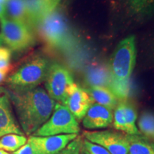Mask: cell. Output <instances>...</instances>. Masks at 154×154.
<instances>
[{"mask_svg":"<svg viewBox=\"0 0 154 154\" xmlns=\"http://www.w3.org/2000/svg\"><path fill=\"white\" fill-rule=\"evenodd\" d=\"M24 135L32 136L50 118L56 102L43 88L29 90L5 89Z\"/></svg>","mask_w":154,"mask_h":154,"instance_id":"cell-1","label":"cell"},{"mask_svg":"<svg viewBox=\"0 0 154 154\" xmlns=\"http://www.w3.org/2000/svg\"><path fill=\"white\" fill-rule=\"evenodd\" d=\"M38 35L48 47L67 49L74 44L75 37L66 17L57 8L36 25Z\"/></svg>","mask_w":154,"mask_h":154,"instance_id":"cell-2","label":"cell"},{"mask_svg":"<svg viewBox=\"0 0 154 154\" xmlns=\"http://www.w3.org/2000/svg\"><path fill=\"white\" fill-rule=\"evenodd\" d=\"M49 65L46 57L33 56L9 76L7 82L13 90L32 89L45 80Z\"/></svg>","mask_w":154,"mask_h":154,"instance_id":"cell-3","label":"cell"},{"mask_svg":"<svg viewBox=\"0 0 154 154\" xmlns=\"http://www.w3.org/2000/svg\"><path fill=\"white\" fill-rule=\"evenodd\" d=\"M136 42L134 35L122 39L111 56L109 69L111 82L128 83L136 62Z\"/></svg>","mask_w":154,"mask_h":154,"instance_id":"cell-4","label":"cell"},{"mask_svg":"<svg viewBox=\"0 0 154 154\" xmlns=\"http://www.w3.org/2000/svg\"><path fill=\"white\" fill-rule=\"evenodd\" d=\"M79 121L66 106L56 103L50 118L32 136H50L61 134H79Z\"/></svg>","mask_w":154,"mask_h":154,"instance_id":"cell-5","label":"cell"},{"mask_svg":"<svg viewBox=\"0 0 154 154\" xmlns=\"http://www.w3.org/2000/svg\"><path fill=\"white\" fill-rule=\"evenodd\" d=\"M0 35L4 43L13 51H24L35 43V36L32 27L7 17L1 19Z\"/></svg>","mask_w":154,"mask_h":154,"instance_id":"cell-6","label":"cell"},{"mask_svg":"<svg viewBox=\"0 0 154 154\" xmlns=\"http://www.w3.org/2000/svg\"><path fill=\"white\" fill-rule=\"evenodd\" d=\"M44 82L47 94L51 99L61 104L64 103L69 89L74 84L68 69L56 62L50 63Z\"/></svg>","mask_w":154,"mask_h":154,"instance_id":"cell-7","label":"cell"},{"mask_svg":"<svg viewBox=\"0 0 154 154\" xmlns=\"http://www.w3.org/2000/svg\"><path fill=\"white\" fill-rule=\"evenodd\" d=\"M83 138L102 146L111 154H128L126 134L110 130L85 131Z\"/></svg>","mask_w":154,"mask_h":154,"instance_id":"cell-8","label":"cell"},{"mask_svg":"<svg viewBox=\"0 0 154 154\" xmlns=\"http://www.w3.org/2000/svg\"><path fill=\"white\" fill-rule=\"evenodd\" d=\"M78 136V134H61L50 136H30L28 141L35 147L39 154H58Z\"/></svg>","mask_w":154,"mask_h":154,"instance_id":"cell-9","label":"cell"},{"mask_svg":"<svg viewBox=\"0 0 154 154\" xmlns=\"http://www.w3.org/2000/svg\"><path fill=\"white\" fill-rule=\"evenodd\" d=\"M92 103L93 101L86 90L79 87L74 83L69 89L63 105L66 106L76 120L79 121L85 116Z\"/></svg>","mask_w":154,"mask_h":154,"instance_id":"cell-10","label":"cell"},{"mask_svg":"<svg viewBox=\"0 0 154 154\" xmlns=\"http://www.w3.org/2000/svg\"><path fill=\"white\" fill-rule=\"evenodd\" d=\"M11 134L24 135L12 112L8 95L0 88V138Z\"/></svg>","mask_w":154,"mask_h":154,"instance_id":"cell-11","label":"cell"},{"mask_svg":"<svg viewBox=\"0 0 154 154\" xmlns=\"http://www.w3.org/2000/svg\"><path fill=\"white\" fill-rule=\"evenodd\" d=\"M113 118V110L93 103L82 119V124L86 129H102L112 124Z\"/></svg>","mask_w":154,"mask_h":154,"instance_id":"cell-12","label":"cell"},{"mask_svg":"<svg viewBox=\"0 0 154 154\" xmlns=\"http://www.w3.org/2000/svg\"><path fill=\"white\" fill-rule=\"evenodd\" d=\"M31 27L57 8L59 0H24Z\"/></svg>","mask_w":154,"mask_h":154,"instance_id":"cell-13","label":"cell"},{"mask_svg":"<svg viewBox=\"0 0 154 154\" xmlns=\"http://www.w3.org/2000/svg\"><path fill=\"white\" fill-rule=\"evenodd\" d=\"M85 80L89 87L109 88L111 82L109 67L101 64L89 66L85 73Z\"/></svg>","mask_w":154,"mask_h":154,"instance_id":"cell-14","label":"cell"},{"mask_svg":"<svg viewBox=\"0 0 154 154\" xmlns=\"http://www.w3.org/2000/svg\"><path fill=\"white\" fill-rule=\"evenodd\" d=\"M125 5L133 18L144 19L154 14V0H125Z\"/></svg>","mask_w":154,"mask_h":154,"instance_id":"cell-15","label":"cell"},{"mask_svg":"<svg viewBox=\"0 0 154 154\" xmlns=\"http://www.w3.org/2000/svg\"><path fill=\"white\" fill-rule=\"evenodd\" d=\"M86 90L91 96L92 101L111 110H114L120 101L109 88L89 87Z\"/></svg>","mask_w":154,"mask_h":154,"instance_id":"cell-16","label":"cell"},{"mask_svg":"<svg viewBox=\"0 0 154 154\" xmlns=\"http://www.w3.org/2000/svg\"><path fill=\"white\" fill-rule=\"evenodd\" d=\"M6 17L30 26L24 0H7L5 2Z\"/></svg>","mask_w":154,"mask_h":154,"instance_id":"cell-17","label":"cell"},{"mask_svg":"<svg viewBox=\"0 0 154 154\" xmlns=\"http://www.w3.org/2000/svg\"><path fill=\"white\" fill-rule=\"evenodd\" d=\"M128 154H154V143L140 135L126 134Z\"/></svg>","mask_w":154,"mask_h":154,"instance_id":"cell-18","label":"cell"},{"mask_svg":"<svg viewBox=\"0 0 154 154\" xmlns=\"http://www.w3.org/2000/svg\"><path fill=\"white\" fill-rule=\"evenodd\" d=\"M122 101L124 104V117L126 125V134L140 135V133L136 126L137 111H136V107L131 101H127V100Z\"/></svg>","mask_w":154,"mask_h":154,"instance_id":"cell-19","label":"cell"},{"mask_svg":"<svg viewBox=\"0 0 154 154\" xmlns=\"http://www.w3.org/2000/svg\"><path fill=\"white\" fill-rule=\"evenodd\" d=\"M25 135L7 134L0 138V149L8 152H15L27 142Z\"/></svg>","mask_w":154,"mask_h":154,"instance_id":"cell-20","label":"cell"},{"mask_svg":"<svg viewBox=\"0 0 154 154\" xmlns=\"http://www.w3.org/2000/svg\"><path fill=\"white\" fill-rule=\"evenodd\" d=\"M138 126V131L144 137L154 140V113L143 112L140 116Z\"/></svg>","mask_w":154,"mask_h":154,"instance_id":"cell-21","label":"cell"},{"mask_svg":"<svg viewBox=\"0 0 154 154\" xmlns=\"http://www.w3.org/2000/svg\"><path fill=\"white\" fill-rule=\"evenodd\" d=\"M82 151L87 154H111L106 149L83 138Z\"/></svg>","mask_w":154,"mask_h":154,"instance_id":"cell-22","label":"cell"},{"mask_svg":"<svg viewBox=\"0 0 154 154\" xmlns=\"http://www.w3.org/2000/svg\"><path fill=\"white\" fill-rule=\"evenodd\" d=\"M83 137L78 136L68 146L58 154H80L82 151Z\"/></svg>","mask_w":154,"mask_h":154,"instance_id":"cell-23","label":"cell"},{"mask_svg":"<svg viewBox=\"0 0 154 154\" xmlns=\"http://www.w3.org/2000/svg\"><path fill=\"white\" fill-rule=\"evenodd\" d=\"M11 51L5 47H0V70L11 69L10 65Z\"/></svg>","mask_w":154,"mask_h":154,"instance_id":"cell-24","label":"cell"},{"mask_svg":"<svg viewBox=\"0 0 154 154\" xmlns=\"http://www.w3.org/2000/svg\"><path fill=\"white\" fill-rule=\"evenodd\" d=\"M15 154H39L35 147L32 143L28 141L24 144L22 147H21L19 150L15 151Z\"/></svg>","mask_w":154,"mask_h":154,"instance_id":"cell-25","label":"cell"},{"mask_svg":"<svg viewBox=\"0 0 154 154\" xmlns=\"http://www.w3.org/2000/svg\"><path fill=\"white\" fill-rule=\"evenodd\" d=\"M10 70L11 69H2V70H0V84L5 80L7 74H8Z\"/></svg>","mask_w":154,"mask_h":154,"instance_id":"cell-26","label":"cell"},{"mask_svg":"<svg viewBox=\"0 0 154 154\" xmlns=\"http://www.w3.org/2000/svg\"><path fill=\"white\" fill-rule=\"evenodd\" d=\"M5 18H6L5 4L0 2V20Z\"/></svg>","mask_w":154,"mask_h":154,"instance_id":"cell-27","label":"cell"},{"mask_svg":"<svg viewBox=\"0 0 154 154\" xmlns=\"http://www.w3.org/2000/svg\"><path fill=\"white\" fill-rule=\"evenodd\" d=\"M0 154H9V153H8V152L4 151V150L0 149Z\"/></svg>","mask_w":154,"mask_h":154,"instance_id":"cell-28","label":"cell"},{"mask_svg":"<svg viewBox=\"0 0 154 154\" xmlns=\"http://www.w3.org/2000/svg\"><path fill=\"white\" fill-rule=\"evenodd\" d=\"M3 43H4L3 39H2V38L1 35H0V47H1V46L2 45V44H3Z\"/></svg>","mask_w":154,"mask_h":154,"instance_id":"cell-29","label":"cell"},{"mask_svg":"<svg viewBox=\"0 0 154 154\" xmlns=\"http://www.w3.org/2000/svg\"><path fill=\"white\" fill-rule=\"evenodd\" d=\"M6 1H7V0H0V2H3V3H5V4L6 2Z\"/></svg>","mask_w":154,"mask_h":154,"instance_id":"cell-30","label":"cell"},{"mask_svg":"<svg viewBox=\"0 0 154 154\" xmlns=\"http://www.w3.org/2000/svg\"><path fill=\"white\" fill-rule=\"evenodd\" d=\"M80 154H87V153H84V151H81V153Z\"/></svg>","mask_w":154,"mask_h":154,"instance_id":"cell-31","label":"cell"},{"mask_svg":"<svg viewBox=\"0 0 154 154\" xmlns=\"http://www.w3.org/2000/svg\"><path fill=\"white\" fill-rule=\"evenodd\" d=\"M11 154H15V153H11Z\"/></svg>","mask_w":154,"mask_h":154,"instance_id":"cell-32","label":"cell"}]
</instances>
